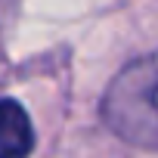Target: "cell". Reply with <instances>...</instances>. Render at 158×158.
Here are the masks:
<instances>
[{
  "label": "cell",
  "mask_w": 158,
  "mask_h": 158,
  "mask_svg": "<svg viewBox=\"0 0 158 158\" xmlns=\"http://www.w3.org/2000/svg\"><path fill=\"white\" fill-rule=\"evenodd\" d=\"M109 130L139 149L158 152V53L127 62L102 96Z\"/></svg>",
  "instance_id": "1"
},
{
  "label": "cell",
  "mask_w": 158,
  "mask_h": 158,
  "mask_svg": "<svg viewBox=\"0 0 158 158\" xmlns=\"http://www.w3.org/2000/svg\"><path fill=\"white\" fill-rule=\"evenodd\" d=\"M34 149V127L16 99H0V158H28Z\"/></svg>",
  "instance_id": "2"
}]
</instances>
